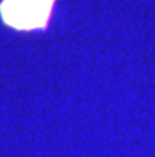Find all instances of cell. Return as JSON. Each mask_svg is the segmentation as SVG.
Instances as JSON below:
<instances>
[{
    "instance_id": "6da1fadb",
    "label": "cell",
    "mask_w": 155,
    "mask_h": 157,
    "mask_svg": "<svg viewBox=\"0 0 155 157\" xmlns=\"http://www.w3.org/2000/svg\"><path fill=\"white\" fill-rule=\"evenodd\" d=\"M56 0H2V21L14 30H46Z\"/></svg>"
}]
</instances>
